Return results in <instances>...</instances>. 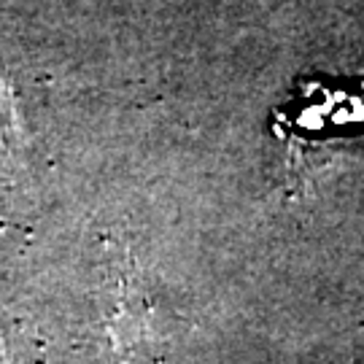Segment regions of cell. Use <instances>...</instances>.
Instances as JSON below:
<instances>
[{"label": "cell", "mask_w": 364, "mask_h": 364, "mask_svg": "<svg viewBox=\"0 0 364 364\" xmlns=\"http://www.w3.org/2000/svg\"><path fill=\"white\" fill-rule=\"evenodd\" d=\"M364 122V84L359 90H332L316 84L302 92V108L297 105V124L302 132H326L332 127H351Z\"/></svg>", "instance_id": "cell-1"}, {"label": "cell", "mask_w": 364, "mask_h": 364, "mask_svg": "<svg viewBox=\"0 0 364 364\" xmlns=\"http://www.w3.org/2000/svg\"><path fill=\"white\" fill-rule=\"evenodd\" d=\"M16 154H19V132H16V122H14L11 97H9V90L0 76V178L11 176Z\"/></svg>", "instance_id": "cell-2"}]
</instances>
